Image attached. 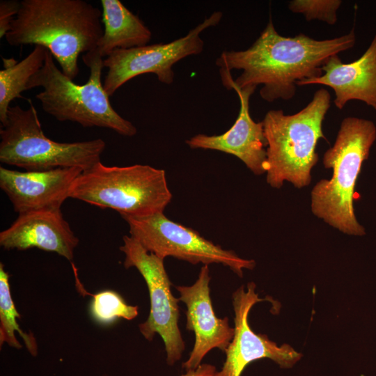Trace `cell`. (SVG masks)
<instances>
[{
	"label": "cell",
	"instance_id": "cell-1",
	"mask_svg": "<svg viewBox=\"0 0 376 376\" xmlns=\"http://www.w3.org/2000/svg\"><path fill=\"white\" fill-rule=\"evenodd\" d=\"M356 42L354 29L327 40L299 33L280 35L270 18L259 37L248 49L225 51L216 61L221 82L229 90L257 88L268 102L292 99L297 83L322 75V68L331 56L350 49Z\"/></svg>",
	"mask_w": 376,
	"mask_h": 376
},
{
	"label": "cell",
	"instance_id": "cell-2",
	"mask_svg": "<svg viewBox=\"0 0 376 376\" xmlns=\"http://www.w3.org/2000/svg\"><path fill=\"white\" fill-rule=\"evenodd\" d=\"M101 16L98 8L84 0H22L5 38L11 46L45 47L74 80L79 55L96 49L103 35Z\"/></svg>",
	"mask_w": 376,
	"mask_h": 376
},
{
	"label": "cell",
	"instance_id": "cell-3",
	"mask_svg": "<svg viewBox=\"0 0 376 376\" xmlns=\"http://www.w3.org/2000/svg\"><path fill=\"white\" fill-rule=\"evenodd\" d=\"M376 139V127L370 120H343L334 146L324 154L323 164L331 169L330 179L318 182L311 192V209L318 218L340 232L365 235L353 207L355 187L362 164Z\"/></svg>",
	"mask_w": 376,
	"mask_h": 376
},
{
	"label": "cell",
	"instance_id": "cell-4",
	"mask_svg": "<svg viewBox=\"0 0 376 376\" xmlns=\"http://www.w3.org/2000/svg\"><path fill=\"white\" fill-rule=\"evenodd\" d=\"M331 95L325 88L316 91L301 111L286 115L270 110L263 120L267 141L266 180L280 189L285 181L298 189L311 181V170L318 161L316 146L325 139L322 123L330 107Z\"/></svg>",
	"mask_w": 376,
	"mask_h": 376
},
{
	"label": "cell",
	"instance_id": "cell-5",
	"mask_svg": "<svg viewBox=\"0 0 376 376\" xmlns=\"http://www.w3.org/2000/svg\"><path fill=\"white\" fill-rule=\"evenodd\" d=\"M103 57L96 49L84 54L82 60L90 69L87 82L75 84L54 63L48 52L42 68L27 84V90L42 87L36 95L42 109L58 121H72L84 127L110 129L125 136H133L136 127L112 107L101 80Z\"/></svg>",
	"mask_w": 376,
	"mask_h": 376
},
{
	"label": "cell",
	"instance_id": "cell-6",
	"mask_svg": "<svg viewBox=\"0 0 376 376\" xmlns=\"http://www.w3.org/2000/svg\"><path fill=\"white\" fill-rule=\"evenodd\" d=\"M69 197L120 216L141 217L164 212L172 194L163 169L142 164L107 166L99 162L75 179Z\"/></svg>",
	"mask_w": 376,
	"mask_h": 376
},
{
	"label": "cell",
	"instance_id": "cell-7",
	"mask_svg": "<svg viewBox=\"0 0 376 376\" xmlns=\"http://www.w3.org/2000/svg\"><path fill=\"white\" fill-rule=\"evenodd\" d=\"M29 107L10 106L0 130V162L26 171L77 167L87 170L100 162L106 143L101 139L63 143L45 135L31 99Z\"/></svg>",
	"mask_w": 376,
	"mask_h": 376
},
{
	"label": "cell",
	"instance_id": "cell-8",
	"mask_svg": "<svg viewBox=\"0 0 376 376\" xmlns=\"http://www.w3.org/2000/svg\"><path fill=\"white\" fill-rule=\"evenodd\" d=\"M129 226L130 236L148 252L164 259L168 256L191 264H221L242 277L243 269H252L253 260L238 256L202 237L196 230L174 222L164 212L147 217L121 216Z\"/></svg>",
	"mask_w": 376,
	"mask_h": 376
},
{
	"label": "cell",
	"instance_id": "cell-9",
	"mask_svg": "<svg viewBox=\"0 0 376 376\" xmlns=\"http://www.w3.org/2000/svg\"><path fill=\"white\" fill-rule=\"evenodd\" d=\"M120 250L125 254L124 267H135L144 279L150 295V309L147 320L139 325L141 334L152 340L156 334L162 338L166 361L173 365L185 350V342L178 327L179 299L171 292V282L164 260L147 251L132 236L125 235Z\"/></svg>",
	"mask_w": 376,
	"mask_h": 376
},
{
	"label": "cell",
	"instance_id": "cell-10",
	"mask_svg": "<svg viewBox=\"0 0 376 376\" xmlns=\"http://www.w3.org/2000/svg\"><path fill=\"white\" fill-rule=\"evenodd\" d=\"M222 15L220 11L213 13L186 36L168 43L114 50L103 60L104 68H108L102 82L104 91L111 97L129 80L146 73L155 74L163 84H172L173 65L187 56L203 52L204 41L200 34L206 29L217 26Z\"/></svg>",
	"mask_w": 376,
	"mask_h": 376
},
{
	"label": "cell",
	"instance_id": "cell-11",
	"mask_svg": "<svg viewBox=\"0 0 376 376\" xmlns=\"http://www.w3.org/2000/svg\"><path fill=\"white\" fill-rule=\"evenodd\" d=\"M256 285L248 283L246 290L242 285L232 295L235 313V333L233 340L225 351L226 360L217 376H240L246 366L256 360L269 358L281 368L292 367L301 357V354L290 345L278 346L265 334L252 331L248 316L251 308L260 299L255 291Z\"/></svg>",
	"mask_w": 376,
	"mask_h": 376
},
{
	"label": "cell",
	"instance_id": "cell-12",
	"mask_svg": "<svg viewBox=\"0 0 376 376\" xmlns=\"http://www.w3.org/2000/svg\"><path fill=\"white\" fill-rule=\"evenodd\" d=\"M210 269L204 265L196 282L190 286H177L179 301L186 305V329L195 334L189 359L182 363L186 370H194L212 349L225 352L234 336L235 329L228 318H219L212 308L210 290Z\"/></svg>",
	"mask_w": 376,
	"mask_h": 376
},
{
	"label": "cell",
	"instance_id": "cell-13",
	"mask_svg": "<svg viewBox=\"0 0 376 376\" xmlns=\"http://www.w3.org/2000/svg\"><path fill=\"white\" fill-rule=\"evenodd\" d=\"M83 170L77 167L18 171L0 166V188L18 214L61 209Z\"/></svg>",
	"mask_w": 376,
	"mask_h": 376
},
{
	"label": "cell",
	"instance_id": "cell-14",
	"mask_svg": "<svg viewBox=\"0 0 376 376\" xmlns=\"http://www.w3.org/2000/svg\"><path fill=\"white\" fill-rule=\"evenodd\" d=\"M256 88H235L240 109L231 127L219 135H195L186 141L191 149L221 151L235 156L255 175L266 173L267 141L263 121L255 122L249 113V99Z\"/></svg>",
	"mask_w": 376,
	"mask_h": 376
},
{
	"label": "cell",
	"instance_id": "cell-15",
	"mask_svg": "<svg viewBox=\"0 0 376 376\" xmlns=\"http://www.w3.org/2000/svg\"><path fill=\"white\" fill-rule=\"evenodd\" d=\"M78 244L79 239L61 209L19 214L10 226L0 233V245L4 249L26 250L36 247L55 252L69 261L73 259Z\"/></svg>",
	"mask_w": 376,
	"mask_h": 376
},
{
	"label": "cell",
	"instance_id": "cell-16",
	"mask_svg": "<svg viewBox=\"0 0 376 376\" xmlns=\"http://www.w3.org/2000/svg\"><path fill=\"white\" fill-rule=\"evenodd\" d=\"M322 75L297 83V86L322 84L335 93L334 104L342 109L350 100H359L376 109V34L363 54L343 63L338 54L322 68Z\"/></svg>",
	"mask_w": 376,
	"mask_h": 376
},
{
	"label": "cell",
	"instance_id": "cell-17",
	"mask_svg": "<svg viewBox=\"0 0 376 376\" xmlns=\"http://www.w3.org/2000/svg\"><path fill=\"white\" fill-rule=\"evenodd\" d=\"M104 32L96 50L102 57L116 49L147 45L152 33L140 18L119 0H101Z\"/></svg>",
	"mask_w": 376,
	"mask_h": 376
},
{
	"label": "cell",
	"instance_id": "cell-18",
	"mask_svg": "<svg viewBox=\"0 0 376 376\" xmlns=\"http://www.w3.org/2000/svg\"><path fill=\"white\" fill-rule=\"evenodd\" d=\"M49 50L43 46L34 49L21 61L8 65L0 70V122L3 127L7 122V113L10 102L15 98H23L22 93L27 91L31 78L44 65Z\"/></svg>",
	"mask_w": 376,
	"mask_h": 376
},
{
	"label": "cell",
	"instance_id": "cell-19",
	"mask_svg": "<svg viewBox=\"0 0 376 376\" xmlns=\"http://www.w3.org/2000/svg\"><path fill=\"white\" fill-rule=\"evenodd\" d=\"M20 318L12 299L9 275L5 271L3 265L0 264V344L6 343L10 346L19 349L22 347L15 331L22 338L29 352L37 354L38 348L36 339L32 334L24 332L18 325L16 318Z\"/></svg>",
	"mask_w": 376,
	"mask_h": 376
},
{
	"label": "cell",
	"instance_id": "cell-20",
	"mask_svg": "<svg viewBox=\"0 0 376 376\" xmlns=\"http://www.w3.org/2000/svg\"><path fill=\"white\" fill-rule=\"evenodd\" d=\"M89 295L93 297L90 313L98 323L109 324L118 318L131 320L139 314L138 306L128 305L122 297L114 291L104 290Z\"/></svg>",
	"mask_w": 376,
	"mask_h": 376
},
{
	"label": "cell",
	"instance_id": "cell-21",
	"mask_svg": "<svg viewBox=\"0 0 376 376\" xmlns=\"http://www.w3.org/2000/svg\"><path fill=\"white\" fill-rule=\"evenodd\" d=\"M341 3L340 0H293L289 2L288 9L303 15L307 21L317 19L334 25Z\"/></svg>",
	"mask_w": 376,
	"mask_h": 376
},
{
	"label": "cell",
	"instance_id": "cell-22",
	"mask_svg": "<svg viewBox=\"0 0 376 376\" xmlns=\"http://www.w3.org/2000/svg\"><path fill=\"white\" fill-rule=\"evenodd\" d=\"M20 8V1L17 0L0 1V38L5 37Z\"/></svg>",
	"mask_w": 376,
	"mask_h": 376
},
{
	"label": "cell",
	"instance_id": "cell-23",
	"mask_svg": "<svg viewBox=\"0 0 376 376\" xmlns=\"http://www.w3.org/2000/svg\"><path fill=\"white\" fill-rule=\"evenodd\" d=\"M217 370L214 366L203 363L194 370H187L181 376H217Z\"/></svg>",
	"mask_w": 376,
	"mask_h": 376
}]
</instances>
